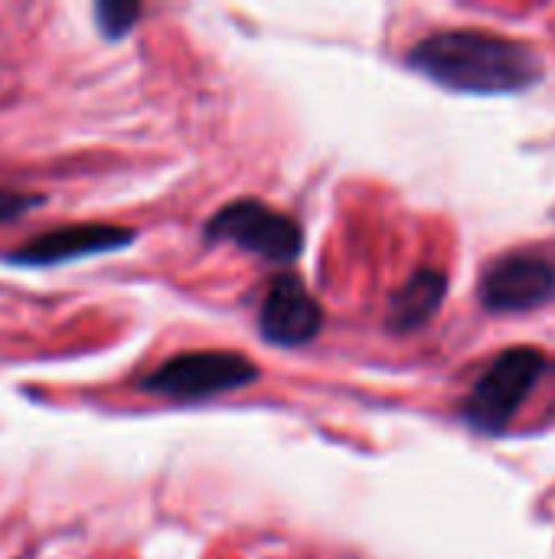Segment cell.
<instances>
[{"label": "cell", "mask_w": 555, "mask_h": 559, "mask_svg": "<svg viewBox=\"0 0 555 559\" xmlns=\"http://www.w3.org/2000/svg\"><path fill=\"white\" fill-rule=\"evenodd\" d=\"M409 66L429 82L468 95L527 92L546 72L530 43L487 29H438L409 49Z\"/></svg>", "instance_id": "1"}, {"label": "cell", "mask_w": 555, "mask_h": 559, "mask_svg": "<svg viewBox=\"0 0 555 559\" xmlns=\"http://www.w3.org/2000/svg\"><path fill=\"white\" fill-rule=\"evenodd\" d=\"M546 370V357L536 347H510L504 354H497L481 377L474 380L471 393L461 403V419L487 436L504 432L520 406L527 403V396L533 393V386L540 383Z\"/></svg>", "instance_id": "2"}, {"label": "cell", "mask_w": 555, "mask_h": 559, "mask_svg": "<svg viewBox=\"0 0 555 559\" xmlns=\"http://www.w3.org/2000/svg\"><path fill=\"white\" fill-rule=\"evenodd\" d=\"M258 380V367L232 350H193L160 364L141 380L144 393L167 400H213L229 390H242Z\"/></svg>", "instance_id": "3"}, {"label": "cell", "mask_w": 555, "mask_h": 559, "mask_svg": "<svg viewBox=\"0 0 555 559\" xmlns=\"http://www.w3.org/2000/svg\"><path fill=\"white\" fill-rule=\"evenodd\" d=\"M206 239L209 242H232L252 255H262L268 262H294L304 233L298 219L288 213L262 203V200H236L226 203L209 223H206Z\"/></svg>", "instance_id": "4"}, {"label": "cell", "mask_w": 555, "mask_h": 559, "mask_svg": "<svg viewBox=\"0 0 555 559\" xmlns=\"http://www.w3.org/2000/svg\"><path fill=\"white\" fill-rule=\"evenodd\" d=\"M478 298L491 314H527L555 298V265L540 252H507L481 272Z\"/></svg>", "instance_id": "5"}, {"label": "cell", "mask_w": 555, "mask_h": 559, "mask_svg": "<svg viewBox=\"0 0 555 559\" xmlns=\"http://www.w3.org/2000/svg\"><path fill=\"white\" fill-rule=\"evenodd\" d=\"M321 324H324V311L298 275L272 278L268 295L262 301V318H258V328L272 344L301 347L317 337Z\"/></svg>", "instance_id": "6"}, {"label": "cell", "mask_w": 555, "mask_h": 559, "mask_svg": "<svg viewBox=\"0 0 555 559\" xmlns=\"http://www.w3.org/2000/svg\"><path fill=\"white\" fill-rule=\"evenodd\" d=\"M131 239H134V233L124 226H105V223L62 226V229L43 233L33 242L10 252V262L13 265H56V262H72V259L121 249Z\"/></svg>", "instance_id": "7"}, {"label": "cell", "mask_w": 555, "mask_h": 559, "mask_svg": "<svg viewBox=\"0 0 555 559\" xmlns=\"http://www.w3.org/2000/svg\"><path fill=\"white\" fill-rule=\"evenodd\" d=\"M448 292V278L438 269H419L389 301V328L406 334V331H419L422 324H429Z\"/></svg>", "instance_id": "8"}, {"label": "cell", "mask_w": 555, "mask_h": 559, "mask_svg": "<svg viewBox=\"0 0 555 559\" xmlns=\"http://www.w3.org/2000/svg\"><path fill=\"white\" fill-rule=\"evenodd\" d=\"M95 16H98L101 33H105V36H111V39H118V36H124V33L134 26V20L141 16V7L111 0V3H98Z\"/></svg>", "instance_id": "9"}]
</instances>
